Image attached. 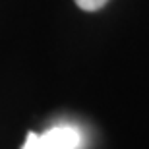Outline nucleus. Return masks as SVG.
<instances>
[{
	"mask_svg": "<svg viewBox=\"0 0 149 149\" xmlns=\"http://www.w3.org/2000/svg\"><path fill=\"white\" fill-rule=\"evenodd\" d=\"M79 132L72 126H56L45 134L29 132L22 149H77Z\"/></svg>",
	"mask_w": 149,
	"mask_h": 149,
	"instance_id": "f257e3e1",
	"label": "nucleus"
},
{
	"mask_svg": "<svg viewBox=\"0 0 149 149\" xmlns=\"http://www.w3.org/2000/svg\"><path fill=\"white\" fill-rule=\"evenodd\" d=\"M107 2H109V0H76V4L79 6L81 10H85V12L99 10V8H103Z\"/></svg>",
	"mask_w": 149,
	"mask_h": 149,
	"instance_id": "f03ea898",
	"label": "nucleus"
}]
</instances>
